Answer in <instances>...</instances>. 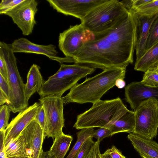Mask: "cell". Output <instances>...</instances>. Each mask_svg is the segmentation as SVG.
<instances>
[{
  "label": "cell",
  "instance_id": "cell-33",
  "mask_svg": "<svg viewBox=\"0 0 158 158\" xmlns=\"http://www.w3.org/2000/svg\"><path fill=\"white\" fill-rule=\"evenodd\" d=\"M104 153L109 155L112 158H126L114 146L107 149Z\"/></svg>",
  "mask_w": 158,
  "mask_h": 158
},
{
  "label": "cell",
  "instance_id": "cell-10",
  "mask_svg": "<svg viewBox=\"0 0 158 158\" xmlns=\"http://www.w3.org/2000/svg\"><path fill=\"white\" fill-rule=\"evenodd\" d=\"M38 3L35 0L24 1L4 15L10 17L24 35H31L36 23L35 17Z\"/></svg>",
  "mask_w": 158,
  "mask_h": 158
},
{
  "label": "cell",
  "instance_id": "cell-26",
  "mask_svg": "<svg viewBox=\"0 0 158 158\" xmlns=\"http://www.w3.org/2000/svg\"><path fill=\"white\" fill-rule=\"evenodd\" d=\"M157 41H158V15L154 20L150 27L146 46V51L151 47Z\"/></svg>",
  "mask_w": 158,
  "mask_h": 158
},
{
  "label": "cell",
  "instance_id": "cell-13",
  "mask_svg": "<svg viewBox=\"0 0 158 158\" xmlns=\"http://www.w3.org/2000/svg\"><path fill=\"white\" fill-rule=\"evenodd\" d=\"M27 156L29 158H40L45 139L40 125L33 119L22 132Z\"/></svg>",
  "mask_w": 158,
  "mask_h": 158
},
{
  "label": "cell",
  "instance_id": "cell-31",
  "mask_svg": "<svg viewBox=\"0 0 158 158\" xmlns=\"http://www.w3.org/2000/svg\"><path fill=\"white\" fill-rule=\"evenodd\" d=\"M40 104L34 119L40 125L44 133L45 128V113L43 106Z\"/></svg>",
  "mask_w": 158,
  "mask_h": 158
},
{
  "label": "cell",
  "instance_id": "cell-5",
  "mask_svg": "<svg viewBox=\"0 0 158 158\" xmlns=\"http://www.w3.org/2000/svg\"><path fill=\"white\" fill-rule=\"evenodd\" d=\"M0 53L5 59L7 70L10 97L6 105L13 113H19L27 107L28 105L25 97V84L19 72L16 59L10 44L1 41Z\"/></svg>",
  "mask_w": 158,
  "mask_h": 158
},
{
  "label": "cell",
  "instance_id": "cell-22",
  "mask_svg": "<svg viewBox=\"0 0 158 158\" xmlns=\"http://www.w3.org/2000/svg\"><path fill=\"white\" fill-rule=\"evenodd\" d=\"M5 150L7 158L27 156L24 139L21 134L15 139L11 140L5 147Z\"/></svg>",
  "mask_w": 158,
  "mask_h": 158
},
{
  "label": "cell",
  "instance_id": "cell-14",
  "mask_svg": "<svg viewBox=\"0 0 158 158\" xmlns=\"http://www.w3.org/2000/svg\"><path fill=\"white\" fill-rule=\"evenodd\" d=\"M125 96L126 101L134 111L145 101L155 99L158 101V86H147L141 81L133 82L125 87Z\"/></svg>",
  "mask_w": 158,
  "mask_h": 158
},
{
  "label": "cell",
  "instance_id": "cell-6",
  "mask_svg": "<svg viewBox=\"0 0 158 158\" xmlns=\"http://www.w3.org/2000/svg\"><path fill=\"white\" fill-rule=\"evenodd\" d=\"M127 10L118 0H107L92 9L81 21L86 30L95 33L109 29Z\"/></svg>",
  "mask_w": 158,
  "mask_h": 158
},
{
  "label": "cell",
  "instance_id": "cell-28",
  "mask_svg": "<svg viewBox=\"0 0 158 158\" xmlns=\"http://www.w3.org/2000/svg\"><path fill=\"white\" fill-rule=\"evenodd\" d=\"M90 137L84 142L78 151L75 158H84L89 153L95 142Z\"/></svg>",
  "mask_w": 158,
  "mask_h": 158
},
{
  "label": "cell",
  "instance_id": "cell-43",
  "mask_svg": "<svg viewBox=\"0 0 158 158\" xmlns=\"http://www.w3.org/2000/svg\"><path fill=\"white\" fill-rule=\"evenodd\" d=\"M102 156L103 158H112L109 155L104 152L102 154Z\"/></svg>",
  "mask_w": 158,
  "mask_h": 158
},
{
  "label": "cell",
  "instance_id": "cell-27",
  "mask_svg": "<svg viewBox=\"0 0 158 158\" xmlns=\"http://www.w3.org/2000/svg\"><path fill=\"white\" fill-rule=\"evenodd\" d=\"M11 109L6 105L1 106L0 107V131H4L8 126Z\"/></svg>",
  "mask_w": 158,
  "mask_h": 158
},
{
  "label": "cell",
  "instance_id": "cell-42",
  "mask_svg": "<svg viewBox=\"0 0 158 158\" xmlns=\"http://www.w3.org/2000/svg\"><path fill=\"white\" fill-rule=\"evenodd\" d=\"M7 158H29V157L27 156H23L11 157Z\"/></svg>",
  "mask_w": 158,
  "mask_h": 158
},
{
  "label": "cell",
  "instance_id": "cell-16",
  "mask_svg": "<svg viewBox=\"0 0 158 158\" xmlns=\"http://www.w3.org/2000/svg\"><path fill=\"white\" fill-rule=\"evenodd\" d=\"M136 14L137 16L138 27L139 28V32L135 46V61H137L141 57L145 52L146 46L150 27L152 22L158 15V13L150 15Z\"/></svg>",
  "mask_w": 158,
  "mask_h": 158
},
{
  "label": "cell",
  "instance_id": "cell-2",
  "mask_svg": "<svg viewBox=\"0 0 158 158\" xmlns=\"http://www.w3.org/2000/svg\"><path fill=\"white\" fill-rule=\"evenodd\" d=\"M126 68L106 69L92 77L86 78L83 82L76 85L66 96L62 97L64 104H93L100 100L104 94L115 85L117 79H124Z\"/></svg>",
  "mask_w": 158,
  "mask_h": 158
},
{
  "label": "cell",
  "instance_id": "cell-19",
  "mask_svg": "<svg viewBox=\"0 0 158 158\" xmlns=\"http://www.w3.org/2000/svg\"><path fill=\"white\" fill-rule=\"evenodd\" d=\"M158 63V41L146 50L141 57L135 61L134 69L146 72L148 69L156 67Z\"/></svg>",
  "mask_w": 158,
  "mask_h": 158
},
{
  "label": "cell",
  "instance_id": "cell-35",
  "mask_svg": "<svg viewBox=\"0 0 158 158\" xmlns=\"http://www.w3.org/2000/svg\"><path fill=\"white\" fill-rule=\"evenodd\" d=\"M0 74L7 81V70L6 63L2 55L0 53Z\"/></svg>",
  "mask_w": 158,
  "mask_h": 158
},
{
  "label": "cell",
  "instance_id": "cell-15",
  "mask_svg": "<svg viewBox=\"0 0 158 158\" xmlns=\"http://www.w3.org/2000/svg\"><path fill=\"white\" fill-rule=\"evenodd\" d=\"M40 103L35 102L20 111L13 118L5 130V147L11 140L19 136L27 126L34 119Z\"/></svg>",
  "mask_w": 158,
  "mask_h": 158
},
{
  "label": "cell",
  "instance_id": "cell-23",
  "mask_svg": "<svg viewBox=\"0 0 158 158\" xmlns=\"http://www.w3.org/2000/svg\"><path fill=\"white\" fill-rule=\"evenodd\" d=\"M94 131L93 128H85L77 133V140L66 158H75L78 151L85 140L91 137Z\"/></svg>",
  "mask_w": 158,
  "mask_h": 158
},
{
  "label": "cell",
  "instance_id": "cell-20",
  "mask_svg": "<svg viewBox=\"0 0 158 158\" xmlns=\"http://www.w3.org/2000/svg\"><path fill=\"white\" fill-rule=\"evenodd\" d=\"M135 126L134 112L130 110L117 120L109 129L113 135L122 132H134Z\"/></svg>",
  "mask_w": 158,
  "mask_h": 158
},
{
  "label": "cell",
  "instance_id": "cell-45",
  "mask_svg": "<svg viewBox=\"0 0 158 158\" xmlns=\"http://www.w3.org/2000/svg\"><path fill=\"white\" fill-rule=\"evenodd\" d=\"M156 68H157L158 69V64H157V66H156Z\"/></svg>",
  "mask_w": 158,
  "mask_h": 158
},
{
  "label": "cell",
  "instance_id": "cell-8",
  "mask_svg": "<svg viewBox=\"0 0 158 158\" xmlns=\"http://www.w3.org/2000/svg\"><path fill=\"white\" fill-rule=\"evenodd\" d=\"M42 105L45 116V138L52 137L53 139L63 133L64 126L63 102L61 97L49 96L39 99Z\"/></svg>",
  "mask_w": 158,
  "mask_h": 158
},
{
  "label": "cell",
  "instance_id": "cell-41",
  "mask_svg": "<svg viewBox=\"0 0 158 158\" xmlns=\"http://www.w3.org/2000/svg\"><path fill=\"white\" fill-rule=\"evenodd\" d=\"M96 158H103L102 154L100 153L99 148H98L97 150Z\"/></svg>",
  "mask_w": 158,
  "mask_h": 158
},
{
  "label": "cell",
  "instance_id": "cell-32",
  "mask_svg": "<svg viewBox=\"0 0 158 158\" xmlns=\"http://www.w3.org/2000/svg\"><path fill=\"white\" fill-rule=\"evenodd\" d=\"M0 90L2 91L6 95L8 101L10 97V89L9 85L7 81L1 74H0Z\"/></svg>",
  "mask_w": 158,
  "mask_h": 158
},
{
  "label": "cell",
  "instance_id": "cell-17",
  "mask_svg": "<svg viewBox=\"0 0 158 158\" xmlns=\"http://www.w3.org/2000/svg\"><path fill=\"white\" fill-rule=\"evenodd\" d=\"M134 149L142 158H158V143L133 133L127 135Z\"/></svg>",
  "mask_w": 158,
  "mask_h": 158
},
{
  "label": "cell",
  "instance_id": "cell-44",
  "mask_svg": "<svg viewBox=\"0 0 158 158\" xmlns=\"http://www.w3.org/2000/svg\"><path fill=\"white\" fill-rule=\"evenodd\" d=\"M156 69L158 73V69L157 68H156Z\"/></svg>",
  "mask_w": 158,
  "mask_h": 158
},
{
  "label": "cell",
  "instance_id": "cell-38",
  "mask_svg": "<svg viewBox=\"0 0 158 158\" xmlns=\"http://www.w3.org/2000/svg\"><path fill=\"white\" fill-rule=\"evenodd\" d=\"M126 85V83L123 79L119 78L115 81V85L119 89L124 88Z\"/></svg>",
  "mask_w": 158,
  "mask_h": 158
},
{
  "label": "cell",
  "instance_id": "cell-7",
  "mask_svg": "<svg viewBox=\"0 0 158 158\" xmlns=\"http://www.w3.org/2000/svg\"><path fill=\"white\" fill-rule=\"evenodd\" d=\"M134 112L135 126L133 133L152 140L157 135L158 101L155 99L145 101Z\"/></svg>",
  "mask_w": 158,
  "mask_h": 158
},
{
  "label": "cell",
  "instance_id": "cell-25",
  "mask_svg": "<svg viewBox=\"0 0 158 158\" xmlns=\"http://www.w3.org/2000/svg\"><path fill=\"white\" fill-rule=\"evenodd\" d=\"M141 82L147 86L158 87V73L156 68L150 69L145 72Z\"/></svg>",
  "mask_w": 158,
  "mask_h": 158
},
{
  "label": "cell",
  "instance_id": "cell-4",
  "mask_svg": "<svg viewBox=\"0 0 158 158\" xmlns=\"http://www.w3.org/2000/svg\"><path fill=\"white\" fill-rule=\"evenodd\" d=\"M95 70L77 63L62 64L57 71L45 81L38 93L40 98L49 96L61 97L64 93L74 86L80 79L93 73Z\"/></svg>",
  "mask_w": 158,
  "mask_h": 158
},
{
  "label": "cell",
  "instance_id": "cell-36",
  "mask_svg": "<svg viewBox=\"0 0 158 158\" xmlns=\"http://www.w3.org/2000/svg\"><path fill=\"white\" fill-rule=\"evenodd\" d=\"M100 143L96 141L89 153L84 158H96L97 150L99 148Z\"/></svg>",
  "mask_w": 158,
  "mask_h": 158
},
{
  "label": "cell",
  "instance_id": "cell-39",
  "mask_svg": "<svg viewBox=\"0 0 158 158\" xmlns=\"http://www.w3.org/2000/svg\"><path fill=\"white\" fill-rule=\"evenodd\" d=\"M7 101V97L3 92L0 90V105H3L5 103H6Z\"/></svg>",
  "mask_w": 158,
  "mask_h": 158
},
{
  "label": "cell",
  "instance_id": "cell-1",
  "mask_svg": "<svg viewBox=\"0 0 158 158\" xmlns=\"http://www.w3.org/2000/svg\"><path fill=\"white\" fill-rule=\"evenodd\" d=\"M137 28L136 14L127 10L111 27L93 33L73 58L74 63L103 70L127 67L133 62Z\"/></svg>",
  "mask_w": 158,
  "mask_h": 158
},
{
  "label": "cell",
  "instance_id": "cell-18",
  "mask_svg": "<svg viewBox=\"0 0 158 158\" xmlns=\"http://www.w3.org/2000/svg\"><path fill=\"white\" fill-rule=\"evenodd\" d=\"M40 66L33 64L27 73L24 94L26 101L28 103L31 96L39 91L45 81L40 73Z\"/></svg>",
  "mask_w": 158,
  "mask_h": 158
},
{
  "label": "cell",
  "instance_id": "cell-9",
  "mask_svg": "<svg viewBox=\"0 0 158 158\" xmlns=\"http://www.w3.org/2000/svg\"><path fill=\"white\" fill-rule=\"evenodd\" d=\"M93 34L81 24L71 26L60 33L58 47L65 57L73 58L84 43L93 38Z\"/></svg>",
  "mask_w": 158,
  "mask_h": 158
},
{
  "label": "cell",
  "instance_id": "cell-37",
  "mask_svg": "<svg viewBox=\"0 0 158 158\" xmlns=\"http://www.w3.org/2000/svg\"><path fill=\"white\" fill-rule=\"evenodd\" d=\"M151 1V0H133L132 6L130 10L134 11L139 7Z\"/></svg>",
  "mask_w": 158,
  "mask_h": 158
},
{
  "label": "cell",
  "instance_id": "cell-21",
  "mask_svg": "<svg viewBox=\"0 0 158 158\" xmlns=\"http://www.w3.org/2000/svg\"><path fill=\"white\" fill-rule=\"evenodd\" d=\"M73 140L71 135L64 133L56 137L48 151L49 154L53 158H64Z\"/></svg>",
  "mask_w": 158,
  "mask_h": 158
},
{
  "label": "cell",
  "instance_id": "cell-24",
  "mask_svg": "<svg viewBox=\"0 0 158 158\" xmlns=\"http://www.w3.org/2000/svg\"><path fill=\"white\" fill-rule=\"evenodd\" d=\"M134 11L136 14L150 15L158 13V0H151L135 9Z\"/></svg>",
  "mask_w": 158,
  "mask_h": 158
},
{
  "label": "cell",
  "instance_id": "cell-3",
  "mask_svg": "<svg viewBox=\"0 0 158 158\" xmlns=\"http://www.w3.org/2000/svg\"><path fill=\"white\" fill-rule=\"evenodd\" d=\"M93 104L90 109L77 116L73 126L76 129L94 127L109 129L130 111L119 97L109 100H100Z\"/></svg>",
  "mask_w": 158,
  "mask_h": 158
},
{
  "label": "cell",
  "instance_id": "cell-30",
  "mask_svg": "<svg viewBox=\"0 0 158 158\" xmlns=\"http://www.w3.org/2000/svg\"><path fill=\"white\" fill-rule=\"evenodd\" d=\"M111 136V133L109 129L101 127L99 129L94 130L91 137L95 138L99 142L101 141L104 138Z\"/></svg>",
  "mask_w": 158,
  "mask_h": 158
},
{
  "label": "cell",
  "instance_id": "cell-34",
  "mask_svg": "<svg viewBox=\"0 0 158 158\" xmlns=\"http://www.w3.org/2000/svg\"><path fill=\"white\" fill-rule=\"evenodd\" d=\"M5 130L0 131V158H7L5 150Z\"/></svg>",
  "mask_w": 158,
  "mask_h": 158
},
{
  "label": "cell",
  "instance_id": "cell-29",
  "mask_svg": "<svg viewBox=\"0 0 158 158\" xmlns=\"http://www.w3.org/2000/svg\"><path fill=\"white\" fill-rule=\"evenodd\" d=\"M24 0H2L0 3V14H5L11 10Z\"/></svg>",
  "mask_w": 158,
  "mask_h": 158
},
{
  "label": "cell",
  "instance_id": "cell-11",
  "mask_svg": "<svg viewBox=\"0 0 158 158\" xmlns=\"http://www.w3.org/2000/svg\"><path fill=\"white\" fill-rule=\"evenodd\" d=\"M107 0H47L58 12L82 20L94 8Z\"/></svg>",
  "mask_w": 158,
  "mask_h": 158
},
{
  "label": "cell",
  "instance_id": "cell-40",
  "mask_svg": "<svg viewBox=\"0 0 158 158\" xmlns=\"http://www.w3.org/2000/svg\"><path fill=\"white\" fill-rule=\"evenodd\" d=\"M40 158H53V157L49 154L48 151L43 152L42 155Z\"/></svg>",
  "mask_w": 158,
  "mask_h": 158
},
{
  "label": "cell",
  "instance_id": "cell-12",
  "mask_svg": "<svg viewBox=\"0 0 158 158\" xmlns=\"http://www.w3.org/2000/svg\"><path fill=\"white\" fill-rule=\"evenodd\" d=\"M10 45L14 53L22 52L43 55L62 64L64 62H72V60L70 58L58 57L56 47L52 44H38L32 42L25 38H20L15 40Z\"/></svg>",
  "mask_w": 158,
  "mask_h": 158
}]
</instances>
